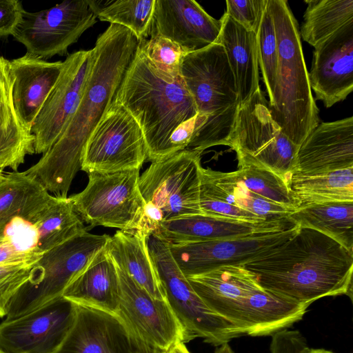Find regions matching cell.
<instances>
[{"instance_id": "38", "label": "cell", "mask_w": 353, "mask_h": 353, "mask_svg": "<svg viewBox=\"0 0 353 353\" xmlns=\"http://www.w3.org/2000/svg\"><path fill=\"white\" fill-rule=\"evenodd\" d=\"M31 265L0 266V318L6 317L12 299L30 279Z\"/></svg>"}, {"instance_id": "33", "label": "cell", "mask_w": 353, "mask_h": 353, "mask_svg": "<svg viewBox=\"0 0 353 353\" xmlns=\"http://www.w3.org/2000/svg\"><path fill=\"white\" fill-rule=\"evenodd\" d=\"M299 33L316 47L343 26L353 21V0H307Z\"/></svg>"}, {"instance_id": "48", "label": "cell", "mask_w": 353, "mask_h": 353, "mask_svg": "<svg viewBox=\"0 0 353 353\" xmlns=\"http://www.w3.org/2000/svg\"><path fill=\"white\" fill-rule=\"evenodd\" d=\"M0 353H5V352L0 349Z\"/></svg>"}, {"instance_id": "11", "label": "cell", "mask_w": 353, "mask_h": 353, "mask_svg": "<svg viewBox=\"0 0 353 353\" xmlns=\"http://www.w3.org/2000/svg\"><path fill=\"white\" fill-rule=\"evenodd\" d=\"M147 159L139 125L115 98L86 143L81 170L88 174L140 170Z\"/></svg>"}, {"instance_id": "24", "label": "cell", "mask_w": 353, "mask_h": 353, "mask_svg": "<svg viewBox=\"0 0 353 353\" xmlns=\"http://www.w3.org/2000/svg\"><path fill=\"white\" fill-rule=\"evenodd\" d=\"M63 68V61L50 62L28 52L9 61L14 107L28 130L31 131L33 122Z\"/></svg>"}, {"instance_id": "44", "label": "cell", "mask_w": 353, "mask_h": 353, "mask_svg": "<svg viewBox=\"0 0 353 353\" xmlns=\"http://www.w3.org/2000/svg\"><path fill=\"white\" fill-rule=\"evenodd\" d=\"M214 353H235L228 343H223L216 347Z\"/></svg>"}, {"instance_id": "19", "label": "cell", "mask_w": 353, "mask_h": 353, "mask_svg": "<svg viewBox=\"0 0 353 353\" xmlns=\"http://www.w3.org/2000/svg\"><path fill=\"white\" fill-rule=\"evenodd\" d=\"M221 28L194 0H155L149 37L169 39L188 54L216 43Z\"/></svg>"}, {"instance_id": "15", "label": "cell", "mask_w": 353, "mask_h": 353, "mask_svg": "<svg viewBox=\"0 0 353 353\" xmlns=\"http://www.w3.org/2000/svg\"><path fill=\"white\" fill-rule=\"evenodd\" d=\"M92 61V49L67 56L54 88L31 128L36 154L45 153L54 144L74 114L82 95Z\"/></svg>"}, {"instance_id": "45", "label": "cell", "mask_w": 353, "mask_h": 353, "mask_svg": "<svg viewBox=\"0 0 353 353\" xmlns=\"http://www.w3.org/2000/svg\"><path fill=\"white\" fill-rule=\"evenodd\" d=\"M305 353H334L332 351L325 349H310L309 348Z\"/></svg>"}, {"instance_id": "41", "label": "cell", "mask_w": 353, "mask_h": 353, "mask_svg": "<svg viewBox=\"0 0 353 353\" xmlns=\"http://www.w3.org/2000/svg\"><path fill=\"white\" fill-rule=\"evenodd\" d=\"M23 11L18 0H0V39L13 36Z\"/></svg>"}, {"instance_id": "36", "label": "cell", "mask_w": 353, "mask_h": 353, "mask_svg": "<svg viewBox=\"0 0 353 353\" xmlns=\"http://www.w3.org/2000/svg\"><path fill=\"white\" fill-rule=\"evenodd\" d=\"M256 44L259 67L269 97L268 102L270 103L275 88L278 45L274 20L268 3L256 32Z\"/></svg>"}, {"instance_id": "12", "label": "cell", "mask_w": 353, "mask_h": 353, "mask_svg": "<svg viewBox=\"0 0 353 353\" xmlns=\"http://www.w3.org/2000/svg\"><path fill=\"white\" fill-rule=\"evenodd\" d=\"M97 22L88 0L64 1L37 11L24 10L13 37L43 59L68 55V48Z\"/></svg>"}, {"instance_id": "9", "label": "cell", "mask_w": 353, "mask_h": 353, "mask_svg": "<svg viewBox=\"0 0 353 353\" xmlns=\"http://www.w3.org/2000/svg\"><path fill=\"white\" fill-rule=\"evenodd\" d=\"M148 246L166 299L185 330L186 342L201 338L218 347L245 335L205 305L178 267L166 242L150 235Z\"/></svg>"}, {"instance_id": "16", "label": "cell", "mask_w": 353, "mask_h": 353, "mask_svg": "<svg viewBox=\"0 0 353 353\" xmlns=\"http://www.w3.org/2000/svg\"><path fill=\"white\" fill-rule=\"evenodd\" d=\"M74 307L72 325L54 353L163 352L137 338L117 314L76 304Z\"/></svg>"}, {"instance_id": "4", "label": "cell", "mask_w": 353, "mask_h": 353, "mask_svg": "<svg viewBox=\"0 0 353 353\" xmlns=\"http://www.w3.org/2000/svg\"><path fill=\"white\" fill-rule=\"evenodd\" d=\"M180 74L198 112L185 150L201 154L212 146L230 147L239 103L234 77L223 47L216 43L186 54Z\"/></svg>"}, {"instance_id": "37", "label": "cell", "mask_w": 353, "mask_h": 353, "mask_svg": "<svg viewBox=\"0 0 353 353\" xmlns=\"http://www.w3.org/2000/svg\"><path fill=\"white\" fill-rule=\"evenodd\" d=\"M138 48L165 79L181 78V65L186 53L178 44L158 36L139 41Z\"/></svg>"}, {"instance_id": "32", "label": "cell", "mask_w": 353, "mask_h": 353, "mask_svg": "<svg viewBox=\"0 0 353 353\" xmlns=\"http://www.w3.org/2000/svg\"><path fill=\"white\" fill-rule=\"evenodd\" d=\"M299 227L316 230L353 253V201L328 202L301 208L288 215Z\"/></svg>"}, {"instance_id": "25", "label": "cell", "mask_w": 353, "mask_h": 353, "mask_svg": "<svg viewBox=\"0 0 353 353\" xmlns=\"http://www.w3.org/2000/svg\"><path fill=\"white\" fill-rule=\"evenodd\" d=\"M63 298L81 306L116 314L120 298L117 267L106 245L66 288Z\"/></svg>"}, {"instance_id": "49", "label": "cell", "mask_w": 353, "mask_h": 353, "mask_svg": "<svg viewBox=\"0 0 353 353\" xmlns=\"http://www.w3.org/2000/svg\"><path fill=\"white\" fill-rule=\"evenodd\" d=\"M162 353H167V350H166V351L163 352Z\"/></svg>"}, {"instance_id": "42", "label": "cell", "mask_w": 353, "mask_h": 353, "mask_svg": "<svg viewBox=\"0 0 353 353\" xmlns=\"http://www.w3.org/2000/svg\"><path fill=\"white\" fill-rule=\"evenodd\" d=\"M41 256L40 254L19 251L8 242L0 245V266L31 265Z\"/></svg>"}, {"instance_id": "22", "label": "cell", "mask_w": 353, "mask_h": 353, "mask_svg": "<svg viewBox=\"0 0 353 353\" xmlns=\"http://www.w3.org/2000/svg\"><path fill=\"white\" fill-rule=\"evenodd\" d=\"M87 229L70 197L54 196L32 221L17 217L14 235L23 251L43 255Z\"/></svg>"}, {"instance_id": "20", "label": "cell", "mask_w": 353, "mask_h": 353, "mask_svg": "<svg viewBox=\"0 0 353 353\" xmlns=\"http://www.w3.org/2000/svg\"><path fill=\"white\" fill-rule=\"evenodd\" d=\"M353 168V117L319 123L297 150L293 174H316Z\"/></svg>"}, {"instance_id": "17", "label": "cell", "mask_w": 353, "mask_h": 353, "mask_svg": "<svg viewBox=\"0 0 353 353\" xmlns=\"http://www.w3.org/2000/svg\"><path fill=\"white\" fill-rule=\"evenodd\" d=\"M74 304L62 298L0 323V349L5 353H54L73 321Z\"/></svg>"}, {"instance_id": "7", "label": "cell", "mask_w": 353, "mask_h": 353, "mask_svg": "<svg viewBox=\"0 0 353 353\" xmlns=\"http://www.w3.org/2000/svg\"><path fill=\"white\" fill-rule=\"evenodd\" d=\"M110 237L86 231L44 253L32 265L29 280L10 302L6 319L62 299L66 288L105 247Z\"/></svg>"}, {"instance_id": "2", "label": "cell", "mask_w": 353, "mask_h": 353, "mask_svg": "<svg viewBox=\"0 0 353 353\" xmlns=\"http://www.w3.org/2000/svg\"><path fill=\"white\" fill-rule=\"evenodd\" d=\"M242 265L264 290L308 307L325 296L352 300L353 253L312 228L299 227L286 241Z\"/></svg>"}, {"instance_id": "30", "label": "cell", "mask_w": 353, "mask_h": 353, "mask_svg": "<svg viewBox=\"0 0 353 353\" xmlns=\"http://www.w3.org/2000/svg\"><path fill=\"white\" fill-rule=\"evenodd\" d=\"M54 198L26 172L3 174L0 181V231L17 216L32 221Z\"/></svg>"}, {"instance_id": "10", "label": "cell", "mask_w": 353, "mask_h": 353, "mask_svg": "<svg viewBox=\"0 0 353 353\" xmlns=\"http://www.w3.org/2000/svg\"><path fill=\"white\" fill-rule=\"evenodd\" d=\"M88 175L84 190L70 196L87 228L101 225L133 232L145 204L139 187V170Z\"/></svg>"}, {"instance_id": "8", "label": "cell", "mask_w": 353, "mask_h": 353, "mask_svg": "<svg viewBox=\"0 0 353 353\" xmlns=\"http://www.w3.org/2000/svg\"><path fill=\"white\" fill-rule=\"evenodd\" d=\"M299 147L272 118L261 88L239 106L230 143L239 166L254 164L265 168L287 183Z\"/></svg>"}, {"instance_id": "35", "label": "cell", "mask_w": 353, "mask_h": 353, "mask_svg": "<svg viewBox=\"0 0 353 353\" xmlns=\"http://www.w3.org/2000/svg\"><path fill=\"white\" fill-rule=\"evenodd\" d=\"M230 174L249 190L295 210L286 182L270 170L254 164H243Z\"/></svg>"}, {"instance_id": "43", "label": "cell", "mask_w": 353, "mask_h": 353, "mask_svg": "<svg viewBox=\"0 0 353 353\" xmlns=\"http://www.w3.org/2000/svg\"><path fill=\"white\" fill-rule=\"evenodd\" d=\"M167 353H190L184 343H177L167 350Z\"/></svg>"}, {"instance_id": "21", "label": "cell", "mask_w": 353, "mask_h": 353, "mask_svg": "<svg viewBox=\"0 0 353 353\" xmlns=\"http://www.w3.org/2000/svg\"><path fill=\"white\" fill-rule=\"evenodd\" d=\"M187 279L210 310L239 328L251 294L260 286L243 265L224 266Z\"/></svg>"}, {"instance_id": "6", "label": "cell", "mask_w": 353, "mask_h": 353, "mask_svg": "<svg viewBox=\"0 0 353 353\" xmlns=\"http://www.w3.org/2000/svg\"><path fill=\"white\" fill-rule=\"evenodd\" d=\"M200 153L183 150L152 161L139 176L144 208L133 232L149 237L162 223L202 214L199 206Z\"/></svg>"}, {"instance_id": "28", "label": "cell", "mask_w": 353, "mask_h": 353, "mask_svg": "<svg viewBox=\"0 0 353 353\" xmlns=\"http://www.w3.org/2000/svg\"><path fill=\"white\" fill-rule=\"evenodd\" d=\"M107 250L116 265L153 298L167 300L150 254L148 237L138 232L117 230L110 237Z\"/></svg>"}, {"instance_id": "3", "label": "cell", "mask_w": 353, "mask_h": 353, "mask_svg": "<svg viewBox=\"0 0 353 353\" xmlns=\"http://www.w3.org/2000/svg\"><path fill=\"white\" fill-rule=\"evenodd\" d=\"M116 100L139 125L147 159L152 162L174 154L170 143L172 134L198 114L181 77L172 81L165 79L139 48Z\"/></svg>"}, {"instance_id": "27", "label": "cell", "mask_w": 353, "mask_h": 353, "mask_svg": "<svg viewBox=\"0 0 353 353\" xmlns=\"http://www.w3.org/2000/svg\"><path fill=\"white\" fill-rule=\"evenodd\" d=\"M9 60L0 57V170L17 172L27 155L35 153L34 136L21 121L14 107Z\"/></svg>"}, {"instance_id": "14", "label": "cell", "mask_w": 353, "mask_h": 353, "mask_svg": "<svg viewBox=\"0 0 353 353\" xmlns=\"http://www.w3.org/2000/svg\"><path fill=\"white\" fill-rule=\"evenodd\" d=\"M117 271L120 298L116 314L130 331L160 352L187 343L185 330L168 301L153 298L118 267Z\"/></svg>"}, {"instance_id": "5", "label": "cell", "mask_w": 353, "mask_h": 353, "mask_svg": "<svg viewBox=\"0 0 353 353\" xmlns=\"http://www.w3.org/2000/svg\"><path fill=\"white\" fill-rule=\"evenodd\" d=\"M278 45V65L270 113L282 132L299 146L320 123L303 57L299 25L285 0H268Z\"/></svg>"}, {"instance_id": "31", "label": "cell", "mask_w": 353, "mask_h": 353, "mask_svg": "<svg viewBox=\"0 0 353 353\" xmlns=\"http://www.w3.org/2000/svg\"><path fill=\"white\" fill-rule=\"evenodd\" d=\"M287 185L295 210L328 202H352L353 168L310 175L293 174Z\"/></svg>"}, {"instance_id": "39", "label": "cell", "mask_w": 353, "mask_h": 353, "mask_svg": "<svg viewBox=\"0 0 353 353\" xmlns=\"http://www.w3.org/2000/svg\"><path fill=\"white\" fill-rule=\"evenodd\" d=\"M267 3L268 0H226L225 14L256 34Z\"/></svg>"}, {"instance_id": "18", "label": "cell", "mask_w": 353, "mask_h": 353, "mask_svg": "<svg viewBox=\"0 0 353 353\" xmlns=\"http://www.w3.org/2000/svg\"><path fill=\"white\" fill-rule=\"evenodd\" d=\"M314 49L308 72L310 88L316 99L330 108L353 90V21Z\"/></svg>"}, {"instance_id": "1", "label": "cell", "mask_w": 353, "mask_h": 353, "mask_svg": "<svg viewBox=\"0 0 353 353\" xmlns=\"http://www.w3.org/2000/svg\"><path fill=\"white\" fill-rule=\"evenodd\" d=\"M139 42L129 29L112 23L97 38L88 77L74 114L51 148L25 171L49 193L67 196L81 168L86 143L114 102Z\"/></svg>"}, {"instance_id": "34", "label": "cell", "mask_w": 353, "mask_h": 353, "mask_svg": "<svg viewBox=\"0 0 353 353\" xmlns=\"http://www.w3.org/2000/svg\"><path fill=\"white\" fill-rule=\"evenodd\" d=\"M97 18L129 29L139 41L147 39L155 0H88Z\"/></svg>"}, {"instance_id": "23", "label": "cell", "mask_w": 353, "mask_h": 353, "mask_svg": "<svg viewBox=\"0 0 353 353\" xmlns=\"http://www.w3.org/2000/svg\"><path fill=\"white\" fill-rule=\"evenodd\" d=\"M296 224L289 218L250 222L196 214L162 223L152 235L169 244L201 242L239 237L247 234L282 231Z\"/></svg>"}, {"instance_id": "13", "label": "cell", "mask_w": 353, "mask_h": 353, "mask_svg": "<svg viewBox=\"0 0 353 353\" xmlns=\"http://www.w3.org/2000/svg\"><path fill=\"white\" fill-rule=\"evenodd\" d=\"M299 226L276 232H258L239 237L168 244L178 267L186 276L204 274L221 267L242 265L286 241Z\"/></svg>"}, {"instance_id": "46", "label": "cell", "mask_w": 353, "mask_h": 353, "mask_svg": "<svg viewBox=\"0 0 353 353\" xmlns=\"http://www.w3.org/2000/svg\"><path fill=\"white\" fill-rule=\"evenodd\" d=\"M8 242L5 238V236H3V233L1 232V231H0V245Z\"/></svg>"}, {"instance_id": "47", "label": "cell", "mask_w": 353, "mask_h": 353, "mask_svg": "<svg viewBox=\"0 0 353 353\" xmlns=\"http://www.w3.org/2000/svg\"><path fill=\"white\" fill-rule=\"evenodd\" d=\"M3 171H1V170H0V181H1V179H2V177H3Z\"/></svg>"}, {"instance_id": "40", "label": "cell", "mask_w": 353, "mask_h": 353, "mask_svg": "<svg viewBox=\"0 0 353 353\" xmlns=\"http://www.w3.org/2000/svg\"><path fill=\"white\" fill-rule=\"evenodd\" d=\"M309 349L306 339L299 330H280L272 335L271 353H305Z\"/></svg>"}, {"instance_id": "29", "label": "cell", "mask_w": 353, "mask_h": 353, "mask_svg": "<svg viewBox=\"0 0 353 353\" xmlns=\"http://www.w3.org/2000/svg\"><path fill=\"white\" fill-rule=\"evenodd\" d=\"M199 192L250 212L263 221L285 219L294 211L249 190L230 172L210 168H201Z\"/></svg>"}, {"instance_id": "26", "label": "cell", "mask_w": 353, "mask_h": 353, "mask_svg": "<svg viewBox=\"0 0 353 353\" xmlns=\"http://www.w3.org/2000/svg\"><path fill=\"white\" fill-rule=\"evenodd\" d=\"M217 43L225 50L234 77L239 106L260 88L256 34L224 13Z\"/></svg>"}]
</instances>
